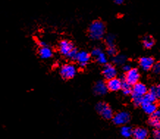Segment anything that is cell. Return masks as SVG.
<instances>
[{"label": "cell", "instance_id": "6da1fadb", "mask_svg": "<svg viewBox=\"0 0 160 139\" xmlns=\"http://www.w3.org/2000/svg\"><path fill=\"white\" fill-rule=\"evenodd\" d=\"M106 27L102 21H95L90 25L88 33L90 39L92 40L102 39L104 36Z\"/></svg>", "mask_w": 160, "mask_h": 139}, {"label": "cell", "instance_id": "7a4b0ae2", "mask_svg": "<svg viewBox=\"0 0 160 139\" xmlns=\"http://www.w3.org/2000/svg\"><path fill=\"white\" fill-rule=\"evenodd\" d=\"M59 50H60L61 54L71 59V60H76L78 51L71 42L67 41V40H63L60 41L59 44Z\"/></svg>", "mask_w": 160, "mask_h": 139}, {"label": "cell", "instance_id": "3957f363", "mask_svg": "<svg viewBox=\"0 0 160 139\" xmlns=\"http://www.w3.org/2000/svg\"><path fill=\"white\" fill-rule=\"evenodd\" d=\"M96 110L98 114L104 119H111L114 116L112 109L105 102H98L96 105Z\"/></svg>", "mask_w": 160, "mask_h": 139}, {"label": "cell", "instance_id": "277c9868", "mask_svg": "<svg viewBox=\"0 0 160 139\" xmlns=\"http://www.w3.org/2000/svg\"><path fill=\"white\" fill-rule=\"evenodd\" d=\"M60 74L63 79H71L74 77L77 74V68L72 64H65L60 68Z\"/></svg>", "mask_w": 160, "mask_h": 139}, {"label": "cell", "instance_id": "5b68a950", "mask_svg": "<svg viewBox=\"0 0 160 139\" xmlns=\"http://www.w3.org/2000/svg\"><path fill=\"white\" fill-rule=\"evenodd\" d=\"M130 119H131V116L129 113L126 111H121V112L118 113L112 117L113 123L116 125H126L130 121Z\"/></svg>", "mask_w": 160, "mask_h": 139}, {"label": "cell", "instance_id": "8992f818", "mask_svg": "<svg viewBox=\"0 0 160 139\" xmlns=\"http://www.w3.org/2000/svg\"><path fill=\"white\" fill-rule=\"evenodd\" d=\"M148 93L146 85L142 83H138L132 88V98H142Z\"/></svg>", "mask_w": 160, "mask_h": 139}, {"label": "cell", "instance_id": "52a82bcc", "mask_svg": "<svg viewBox=\"0 0 160 139\" xmlns=\"http://www.w3.org/2000/svg\"><path fill=\"white\" fill-rule=\"evenodd\" d=\"M140 73L137 69H132L131 70L126 72L125 77H123L124 80L129 83L131 85H134L135 84L139 83L140 80Z\"/></svg>", "mask_w": 160, "mask_h": 139}, {"label": "cell", "instance_id": "ba28073f", "mask_svg": "<svg viewBox=\"0 0 160 139\" xmlns=\"http://www.w3.org/2000/svg\"><path fill=\"white\" fill-rule=\"evenodd\" d=\"M102 74L104 75V78L107 80H109L115 78L117 76V70L116 68L112 64H106L104 65V69H103Z\"/></svg>", "mask_w": 160, "mask_h": 139}, {"label": "cell", "instance_id": "9c48e42d", "mask_svg": "<svg viewBox=\"0 0 160 139\" xmlns=\"http://www.w3.org/2000/svg\"><path fill=\"white\" fill-rule=\"evenodd\" d=\"M91 55L100 64L106 65L107 63V55L99 48H95L92 50Z\"/></svg>", "mask_w": 160, "mask_h": 139}, {"label": "cell", "instance_id": "30bf717a", "mask_svg": "<svg viewBox=\"0 0 160 139\" xmlns=\"http://www.w3.org/2000/svg\"><path fill=\"white\" fill-rule=\"evenodd\" d=\"M139 65L143 71H149L152 69L154 60L151 57H142L139 60Z\"/></svg>", "mask_w": 160, "mask_h": 139}, {"label": "cell", "instance_id": "8fae6325", "mask_svg": "<svg viewBox=\"0 0 160 139\" xmlns=\"http://www.w3.org/2000/svg\"><path fill=\"white\" fill-rule=\"evenodd\" d=\"M122 85V80L121 79L118 78H113L111 80H107V86L108 90H111V91H118L120 89H121Z\"/></svg>", "mask_w": 160, "mask_h": 139}, {"label": "cell", "instance_id": "7c38bea8", "mask_svg": "<svg viewBox=\"0 0 160 139\" xmlns=\"http://www.w3.org/2000/svg\"><path fill=\"white\" fill-rule=\"evenodd\" d=\"M94 93L96 94V95L102 96L104 95L105 94L108 90V88H107V83H105L104 81L99 80L96 82V83L95 84L94 88H93Z\"/></svg>", "mask_w": 160, "mask_h": 139}, {"label": "cell", "instance_id": "4fadbf2b", "mask_svg": "<svg viewBox=\"0 0 160 139\" xmlns=\"http://www.w3.org/2000/svg\"><path fill=\"white\" fill-rule=\"evenodd\" d=\"M90 59V56L88 52L85 51L78 52L76 60L81 66H85L88 64Z\"/></svg>", "mask_w": 160, "mask_h": 139}, {"label": "cell", "instance_id": "5bb4252c", "mask_svg": "<svg viewBox=\"0 0 160 139\" xmlns=\"http://www.w3.org/2000/svg\"><path fill=\"white\" fill-rule=\"evenodd\" d=\"M132 136L134 139H148V132L146 128L137 127L133 130Z\"/></svg>", "mask_w": 160, "mask_h": 139}, {"label": "cell", "instance_id": "9a60e30c", "mask_svg": "<svg viewBox=\"0 0 160 139\" xmlns=\"http://www.w3.org/2000/svg\"><path fill=\"white\" fill-rule=\"evenodd\" d=\"M38 54L42 59H48L52 56V51L51 48L48 46H41L38 50Z\"/></svg>", "mask_w": 160, "mask_h": 139}, {"label": "cell", "instance_id": "2e32d148", "mask_svg": "<svg viewBox=\"0 0 160 139\" xmlns=\"http://www.w3.org/2000/svg\"><path fill=\"white\" fill-rule=\"evenodd\" d=\"M141 106L143 111L148 115H152L157 110V106L155 103H146L142 104Z\"/></svg>", "mask_w": 160, "mask_h": 139}, {"label": "cell", "instance_id": "e0dca14e", "mask_svg": "<svg viewBox=\"0 0 160 139\" xmlns=\"http://www.w3.org/2000/svg\"><path fill=\"white\" fill-rule=\"evenodd\" d=\"M159 121H160V109H157L152 115H151L150 119L148 120V124L151 127H155Z\"/></svg>", "mask_w": 160, "mask_h": 139}, {"label": "cell", "instance_id": "ac0fdd59", "mask_svg": "<svg viewBox=\"0 0 160 139\" xmlns=\"http://www.w3.org/2000/svg\"><path fill=\"white\" fill-rule=\"evenodd\" d=\"M157 100V96H156L153 93L149 91L142 97V104H146V103H155Z\"/></svg>", "mask_w": 160, "mask_h": 139}, {"label": "cell", "instance_id": "d6986e66", "mask_svg": "<svg viewBox=\"0 0 160 139\" xmlns=\"http://www.w3.org/2000/svg\"><path fill=\"white\" fill-rule=\"evenodd\" d=\"M122 80V85H121V90H123V93L125 95H129L132 94V85H130L129 83H127L124 78L121 79Z\"/></svg>", "mask_w": 160, "mask_h": 139}, {"label": "cell", "instance_id": "ffe728a7", "mask_svg": "<svg viewBox=\"0 0 160 139\" xmlns=\"http://www.w3.org/2000/svg\"><path fill=\"white\" fill-rule=\"evenodd\" d=\"M121 134L124 138H129L133 134V130L131 127L127 125H123L121 128Z\"/></svg>", "mask_w": 160, "mask_h": 139}, {"label": "cell", "instance_id": "44dd1931", "mask_svg": "<svg viewBox=\"0 0 160 139\" xmlns=\"http://www.w3.org/2000/svg\"><path fill=\"white\" fill-rule=\"evenodd\" d=\"M142 44L146 49H151L154 45V41L151 36H146L142 40Z\"/></svg>", "mask_w": 160, "mask_h": 139}, {"label": "cell", "instance_id": "7402d4cb", "mask_svg": "<svg viewBox=\"0 0 160 139\" xmlns=\"http://www.w3.org/2000/svg\"><path fill=\"white\" fill-rule=\"evenodd\" d=\"M126 58L123 54H118V55H115L113 58V62L116 65H124L126 64Z\"/></svg>", "mask_w": 160, "mask_h": 139}, {"label": "cell", "instance_id": "603a6c76", "mask_svg": "<svg viewBox=\"0 0 160 139\" xmlns=\"http://www.w3.org/2000/svg\"><path fill=\"white\" fill-rule=\"evenodd\" d=\"M115 40V38L114 35H112V34L107 35L106 38H105V42H106L107 47H109V46H114Z\"/></svg>", "mask_w": 160, "mask_h": 139}, {"label": "cell", "instance_id": "cb8c5ba5", "mask_svg": "<svg viewBox=\"0 0 160 139\" xmlns=\"http://www.w3.org/2000/svg\"><path fill=\"white\" fill-rule=\"evenodd\" d=\"M149 91L153 93V94L157 96V99H160V84L157 86H153V87H151Z\"/></svg>", "mask_w": 160, "mask_h": 139}, {"label": "cell", "instance_id": "d4e9b609", "mask_svg": "<svg viewBox=\"0 0 160 139\" xmlns=\"http://www.w3.org/2000/svg\"><path fill=\"white\" fill-rule=\"evenodd\" d=\"M107 52L108 54V55L112 56V57H115V55H117V49L115 48V46H109L107 47Z\"/></svg>", "mask_w": 160, "mask_h": 139}, {"label": "cell", "instance_id": "484cf974", "mask_svg": "<svg viewBox=\"0 0 160 139\" xmlns=\"http://www.w3.org/2000/svg\"><path fill=\"white\" fill-rule=\"evenodd\" d=\"M153 72L156 74V75H159L160 74V62L154 64L152 68Z\"/></svg>", "mask_w": 160, "mask_h": 139}, {"label": "cell", "instance_id": "4316f807", "mask_svg": "<svg viewBox=\"0 0 160 139\" xmlns=\"http://www.w3.org/2000/svg\"><path fill=\"white\" fill-rule=\"evenodd\" d=\"M153 137L154 139H160V130H155L153 132Z\"/></svg>", "mask_w": 160, "mask_h": 139}, {"label": "cell", "instance_id": "83f0119b", "mask_svg": "<svg viewBox=\"0 0 160 139\" xmlns=\"http://www.w3.org/2000/svg\"><path fill=\"white\" fill-rule=\"evenodd\" d=\"M132 69V68L131 67V66H130V65H129V64H124L123 66V70L125 71L126 73L131 70Z\"/></svg>", "mask_w": 160, "mask_h": 139}, {"label": "cell", "instance_id": "f1b7e54d", "mask_svg": "<svg viewBox=\"0 0 160 139\" xmlns=\"http://www.w3.org/2000/svg\"><path fill=\"white\" fill-rule=\"evenodd\" d=\"M114 1V3L115 4H117V5H121V4L123 3V2L125 1V0H113Z\"/></svg>", "mask_w": 160, "mask_h": 139}, {"label": "cell", "instance_id": "f546056e", "mask_svg": "<svg viewBox=\"0 0 160 139\" xmlns=\"http://www.w3.org/2000/svg\"><path fill=\"white\" fill-rule=\"evenodd\" d=\"M155 128H157V130H160V121H159L157 124V125H156Z\"/></svg>", "mask_w": 160, "mask_h": 139}]
</instances>
